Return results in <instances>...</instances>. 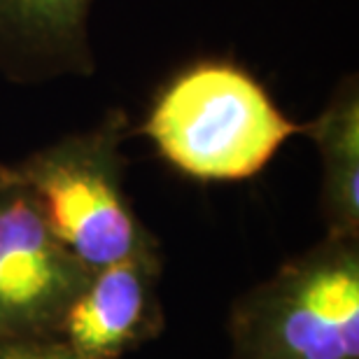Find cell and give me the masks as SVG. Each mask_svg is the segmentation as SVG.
Listing matches in <instances>:
<instances>
[{
	"mask_svg": "<svg viewBox=\"0 0 359 359\" xmlns=\"http://www.w3.org/2000/svg\"><path fill=\"white\" fill-rule=\"evenodd\" d=\"M126 135V114L112 110L87 131L12 163L49 231L89 271L159 250L126 196L121 154Z\"/></svg>",
	"mask_w": 359,
	"mask_h": 359,
	"instance_id": "obj_2",
	"label": "cell"
},
{
	"mask_svg": "<svg viewBox=\"0 0 359 359\" xmlns=\"http://www.w3.org/2000/svg\"><path fill=\"white\" fill-rule=\"evenodd\" d=\"M161 252L131 255L91 271L63 311L54 339L82 359H119L163 327L159 304Z\"/></svg>",
	"mask_w": 359,
	"mask_h": 359,
	"instance_id": "obj_5",
	"label": "cell"
},
{
	"mask_svg": "<svg viewBox=\"0 0 359 359\" xmlns=\"http://www.w3.org/2000/svg\"><path fill=\"white\" fill-rule=\"evenodd\" d=\"M320 152L322 215L327 233L359 238V89L346 77L318 117L301 124Z\"/></svg>",
	"mask_w": 359,
	"mask_h": 359,
	"instance_id": "obj_7",
	"label": "cell"
},
{
	"mask_svg": "<svg viewBox=\"0 0 359 359\" xmlns=\"http://www.w3.org/2000/svg\"><path fill=\"white\" fill-rule=\"evenodd\" d=\"M229 359H359V238L325 236L229 313Z\"/></svg>",
	"mask_w": 359,
	"mask_h": 359,
	"instance_id": "obj_3",
	"label": "cell"
},
{
	"mask_svg": "<svg viewBox=\"0 0 359 359\" xmlns=\"http://www.w3.org/2000/svg\"><path fill=\"white\" fill-rule=\"evenodd\" d=\"M0 359H82L54 336L0 346Z\"/></svg>",
	"mask_w": 359,
	"mask_h": 359,
	"instance_id": "obj_8",
	"label": "cell"
},
{
	"mask_svg": "<svg viewBox=\"0 0 359 359\" xmlns=\"http://www.w3.org/2000/svg\"><path fill=\"white\" fill-rule=\"evenodd\" d=\"M89 276L49 231L12 166L0 182V346L54 336Z\"/></svg>",
	"mask_w": 359,
	"mask_h": 359,
	"instance_id": "obj_4",
	"label": "cell"
},
{
	"mask_svg": "<svg viewBox=\"0 0 359 359\" xmlns=\"http://www.w3.org/2000/svg\"><path fill=\"white\" fill-rule=\"evenodd\" d=\"M12 173V166H7V163H0V182Z\"/></svg>",
	"mask_w": 359,
	"mask_h": 359,
	"instance_id": "obj_9",
	"label": "cell"
},
{
	"mask_svg": "<svg viewBox=\"0 0 359 359\" xmlns=\"http://www.w3.org/2000/svg\"><path fill=\"white\" fill-rule=\"evenodd\" d=\"M93 0H0V75L38 84L93 73Z\"/></svg>",
	"mask_w": 359,
	"mask_h": 359,
	"instance_id": "obj_6",
	"label": "cell"
},
{
	"mask_svg": "<svg viewBox=\"0 0 359 359\" xmlns=\"http://www.w3.org/2000/svg\"><path fill=\"white\" fill-rule=\"evenodd\" d=\"M140 133L182 175L236 182L264 170L301 124L285 117L248 70L203 61L159 91Z\"/></svg>",
	"mask_w": 359,
	"mask_h": 359,
	"instance_id": "obj_1",
	"label": "cell"
}]
</instances>
